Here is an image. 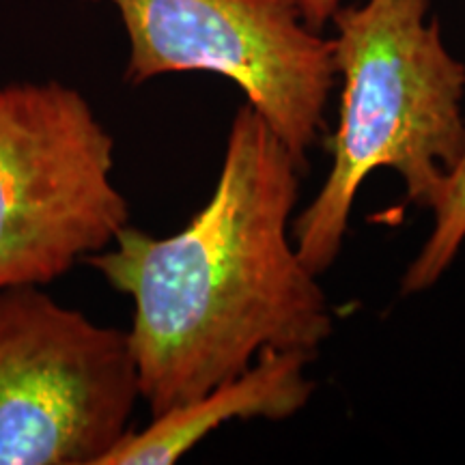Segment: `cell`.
<instances>
[{
	"label": "cell",
	"instance_id": "6da1fadb",
	"mask_svg": "<svg viewBox=\"0 0 465 465\" xmlns=\"http://www.w3.org/2000/svg\"><path fill=\"white\" fill-rule=\"evenodd\" d=\"M295 160L250 104L229 127L209 201L182 231L127 224L84 263L130 295V347L151 418L199 399L263 351L315 358L334 332L328 295L300 259Z\"/></svg>",
	"mask_w": 465,
	"mask_h": 465
},
{
	"label": "cell",
	"instance_id": "7a4b0ae2",
	"mask_svg": "<svg viewBox=\"0 0 465 465\" xmlns=\"http://www.w3.org/2000/svg\"><path fill=\"white\" fill-rule=\"evenodd\" d=\"M431 0H364L341 7L334 65L342 80L330 171L293 218L295 248L322 276L339 259L358 190L391 168L405 201L435 209L465 153V65L446 48Z\"/></svg>",
	"mask_w": 465,
	"mask_h": 465
},
{
	"label": "cell",
	"instance_id": "3957f363",
	"mask_svg": "<svg viewBox=\"0 0 465 465\" xmlns=\"http://www.w3.org/2000/svg\"><path fill=\"white\" fill-rule=\"evenodd\" d=\"M114 138L72 86H0V289L45 287L130 224Z\"/></svg>",
	"mask_w": 465,
	"mask_h": 465
},
{
	"label": "cell",
	"instance_id": "277c9868",
	"mask_svg": "<svg viewBox=\"0 0 465 465\" xmlns=\"http://www.w3.org/2000/svg\"><path fill=\"white\" fill-rule=\"evenodd\" d=\"M138 399L127 332L42 287L0 289V465H100Z\"/></svg>",
	"mask_w": 465,
	"mask_h": 465
},
{
	"label": "cell",
	"instance_id": "5b68a950",
	"mask_svg": "<svg viewBox=\"0 0 465 465\" xmlns=\"http://www.w3.org/2000/svg\"><path fill=\"white\" fill-rule=\"evenodd\" d=\"M106 3L119 11L130 42L127 83L185 72L223 75L306 168L325 127L336 65L334 42L306 25L298 0Z\"/></svg>",
	"mask_w": 465,
	"mask_h": 465
},
{
	"label": "cell",
	"instance_id": "8992f818",
	"mask_svg": "<svg viewBox=\"0 0 465 465\" xmlns=\"http://www.w3.org/2000/svg\"><path fill=\"white\" fill-rule=\"evenodd\" d=\"M312 360L302 351H263L232 380L153 416L143 431H127L100 465H171L226 422L287 420L315 394V381L306 375Z\"/></svg>",
	"mask_w": 465,
	"mask_h": 465
},
{
	"label": "cell",
	"instance_id": "52a82bcc",
	"mask_svg": "<svg viewBox=\"0 0 465 465\" xmlns=\"http://www.w3.org/2000/svg\"><path fill=\"white\" fill-rule=\"evenodd\" d=\"M465 243V153L433 209V226L401 278V295L424 293L441 281Z\"/></svg>",
	"mask_w": 465,
	"mask_h": 465
},
{
	"label": "cell",
	"instance_id": "ba28073f",
	"mask_svg": "<svg viewBox=\"0 0 465 465\" xmlns=\"http://www.w3.org/2000/svg\"><path fill=\"white\" fill-rule=\"evenodd\" d=\"M306 25L322 33L328 22H332L336 11L342 7V0H298Z\"/></svg>",
	"mask_w": 465,
	"mask_h": 465
}]
</instances>
